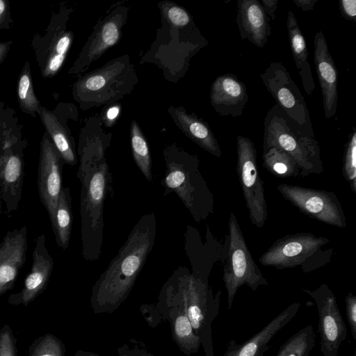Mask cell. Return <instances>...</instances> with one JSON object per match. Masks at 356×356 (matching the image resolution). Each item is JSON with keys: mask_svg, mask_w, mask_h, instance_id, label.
Returning <instances> with one entry per match:
<instances>
[{"mask_svg": "<svg viewBox=\"0 0 356 356\" xmlns=\"http://www.w3.org/2000/svg\"><path fill=\"white\" fill-rule=\"evenodd\" d=\"M136 82L134 66L122 56L77 79L72 96L83 110L111 104L129 93Z\"/></svg>", "mask_w": 356, "mask_h": 356, "instance_id": "8992f818", "label": "cell"}, {"mask_svg": "<svg viewBox=\"0 0 356 356\" xmlns=\"http://www.w3.org/2000/svg\"><path fill=\"white\" fill-rule=\"evenodd\" d=\"M38 115L45 129V132L49 136L65 164L76 165L77 157L73 139L57 111H49L40 104Z\"/></svg>", "mask_w": 356, "mask_h": 356, "instance_id": "484cf974", "label": "cell"}, {"mask_svg": "<svg viewBox=\"0 0 356 356\" xmlns=\"http://www.w3.org/2000/svg\"><path fill=\"white\" fill-rule=\"evenodd\" d=\"M119 356H154L147 350L136 346L130 347L127 344H123L117 349Z\"/></svg>", "mask_w": 356, "mask_h": 356, "instance_id": "60d3db41", "label": "cell"}, {"mask_svg": "<svg viewBox=\"0 0 356 356\" xmlns=\"http://www.w3.org/2000/svg\"><path fill=\"white\" fill-rule=\"evenodd\" d=\"M120 112V106L119 105H113L107 109L105 113V123L107 127H111L115 120L118 118Z\"/></svg>", "mask_w": 356, "mask_h": 356, "instance_id": "7bdbcfd3", "label": "cell"}, {"mask_svg": "<svg viewBox=\"0 0 356 356\" xmlns=\"http://www.w3.org/2000/svg\"><path fill=\"white\" fill-rule=\"evenodd\" d=\"M26 226L7 232L0 242V298L11 290L26 259Z\"/></svg>", "mask_w": 356, "mask_h": 356, "instance_id": "d6986e66", "label": "cell"}, {"mask_svg": "<svg viewBox=\"0 0 356 356\" xmlns=\"http://www.w3.org/2000/svg\"><path fill=\"white\" fill-rule=\"evenodd\" d=\"M168 113L177 126L198 146L220 158L222 152L218 142L208 124L182 108L170 106Z\"/></svg>", "mask_w": 356, "mask_h": 356, "instance_id": "d4e9b609", "label": "cell"}, {"mask_svg": "<svg viewBox=\"0 0 356 356\" xmlns=\"http://www.w3.org/2000/svg\"><path fill=\"white\" fill-rule=\"evenodd\" d=\"M64 164L51 140L45 132L40 143L37 183L40 200L48 213L51 224L54 221L58 201L63 188Z\"/></svg>", "mask_w": 356, "mask_h": 356, "instance_id": "5bb4252c", "label": "cell"}, {"mask_svg": "<svg viewBox=\"0 0 356 356\" xmlns=\"http://www.w3.org/2000/svg\"><path fill=\"white\" fill-rule=\"evenodd\" d=\"M13 43L11 40L0 42V64H1L6 58Z\"/></svg>", "mask_w": 356, "mask_h": 356, "instance_id": "f6af8a7d", "label": "cell"}, {"mask_svg": "<svg viewBox=\"0 0 356 356\" xmlns=\"http://www.w3.org/2000/svg\"><path fill=\"white\" fill-rule=\"evenodd\" d=\"M156 233L154 212L144 214L92 286L90 302L95 314L113 313L127 300L154 248Z\"/></svg>", "mask_w": 356, "mask_h": 356, "instance_id": "6da1fadb", "label": "cell"}, {"mask_svg": "<svg viewBox=\"0 0 356 356\" xmlns=\"http://www.w3.org/2000/svg\"><path fill=\"white\" fill-rule=\"evenodd\" d=\"M163 154L166 170L161 185L164 195L175 193L195 222L205 220L214 212V197L200 171L198 157L175 145L166 147Z\"/></svg>", "mask_w": 356, "mask_h": 356, "instance_id": "3957f363", "label": "cell"}, {"mask_svg": "<svg viewBox=\"0 0 356 356\" xmlns=\"http://www.w3.org/2000/svg\"><path fill=\"white\" fill-rule=\"evenodd\" d=\"M300 306L299 302L289 305L259 332L242 343L231 340L223 356H263L269 348V342L295 317Z\"/></svg>", "mask_w": 356, "mask_h": 356, "instance_id": "603a6c76", "label": "cell"}, {"mask_svg": "<svg viewBox=\"0 0 356 356\" xmlns=\"http://www.w3.org/2000/svg\"><path fill=\"white\" fill-rule=\"evenodd\" d=\"M266 14L269 18L275 19V13L278 8V0H261L260 1Z\"/></svg>", "mask_w": 356, "mask_h": 356, "instance_id": "b9f144b4", "label": "cell"}, {"mask_svg": "<svg viewBox=\"0 0 356 356\" xmlns=\"http://www.w3.org/2000/svg\"><path fill=\"white\" fill-rule=\"evenodd\" d=\"M330 241L310 232L284 235L277 239L259 258V263L277 270L300 268L304 273L317 270L328 263L334 249Z\"/></svg>", "mask_w": 356, "mask_h": 356, "instance_id": "52a82bcc", "label": "cell"}, {"mask_svg": "<svg viewBox=\"0 0 356 356\" xmlns=\"http://www.w3.org/2000/svg\"><path fill=\"white\" fill-rule=\"evenodd\" d=\"M72 9L62 6L53 13L43 34L35 33L31 47L43 78L51 79L61 69L71 47L74 33L67 24Z\"/></svg>", "mask_w": 356, "mask_h": 356, "instance_id": "9c48e42d", "label": "cell"}, {"mask_svg": "<svg viewBox=\"0 0 356 356\" xmlns=\"http://www.w3.org/2000/svg\"><path fill=\"white\" fill-rule=\"evenodd\" d=\"M1 201H2V197H1V188H0V216H1Z\"/></svg>", "mask_w": 356, "mask_h": 356, "instance_id": "7dc6e473", "label": "cell"}, {"mask_svg": "<svg viewBox=\"0 0 356 356\" xmlns=\"http://www.w3.org/2000/svg\"><path fill=\"white\" fill-rule=\"evenodd\" d=\"M161 10L168 21L177 27L186 26L191 22L188 12L177 5L170 2H163Z\"/></svg>", "mask_w": 356, "mask_h": 356, "instance_id": "d590c367", "label": "cell"}, {"mask_svg": "<svg viewBox=\"0 0 356 356\" xmlns=\"http://www.w3.org/2000/svg\"><path fill=\"white\" fill-rule=\"evenodd\" d=\"M127 10L125 8H118L97 24L78 58L69 70V74H78L83 72L92 62L118 42L121 29L126 22Z\"/></svg>", "mask_w": 356, "mask_h": 356, "instance_id": "2e32d148", "label": "cell"}, {"mask_svg": "<svg viewBox=\"0 0 356 356\" xmlns=\"http://www.w3.org/2000/svg\"><path fill=\"white\" fill-rule=\"evenodd\" d=\"M264 127L263 143L273 145L291 156L299 166L302 178L324 171L315 136L304 131L276 104L267 111Z\"/></svg>", "mask_w": 356, "mask_h": 356, "instance_id": "5b68a950", "label": "cell"}, {"mask_svg": "<svg viewBox=\"0 0 356 356\" xmlns=\"http://www.w3.org/2000/svg\"><path fill=\"white\" fill-rule=\"evenodd\" d=\"M17 96L20 109L35 118L40 102L35 95L30 64L26 61L19 76Z\"/></svg>", "mask_w": 356, "mask_h": 356, "instance_id": "4dcf8cb0", "label": "cell"}, {"mask_svg": "<svg viewBox=\"0 0 356 356\" xmlns=\"http://www.w3.org/2000/svg\"><path fill=\"white\" fill-rule=\"evenodd\" d=\"M296 6L303 11H312L318 0H293Z\"/></svg>", "mask_w": 356, "mask_h": 356, "instance_id": "ee69618b", "label": "cell"}, {"mask_svg": "<svg viewBox=\"0 0 356 356\" xmlns=\"http://www.w3.org/2000/svg\"><path fill=\"white\" fill-rule=\"evenodd\" d=\"M260 76L276 104L304 131L314 136L305 98L285 66L281 62H271Z\"/></svg>", "mask_w": 356, "mask_h": 356, "instance_id": "7c38bea8", "label": "cell"}, {"mask_svg": "<svg viewBox=\"0 0 356 356\" xmlns=\"http://www.w3.org/2000/svg\"><path fill=\"white\" fill-rule=\"evenodd\" d=\"M286 27L292 55L301 79L303 88L310 96L315 89V84L308 60V50L304 35L299 27L294 13L288 10Z\"/></svg>", "mask_w": 356, "mask_h": 356, "instance_id": "4316f807", "label": "cell"}, {"mask_svg": "<svg viewBox=\"0 0 356 356\" xmlns=\"http://www.w3.org/2000/svg\"><path fill=\"white\" fill-rule=\"evenodd\" d=\"M0 356H17V340L8 325L0 330Z\"/></svg>", "mask_w": 356, "mask_h": 356, "instance_id": "8d00e7d4", "label": "cell"}, {"mask_svg": "<svg viewBox=\"0 0 356 356\" xmlns=\"http://www.w3.org/2000/svg\"><path fill=\"white\" fill-rule=\"evenodd\" d=\"M185 250L191 264L192 274L209 280L214 264L222 261L224 243L218 241L208 226L206 241L202 243L198 230L188 225L185 232Z\"/></svg>", "mask_w": 356, "mask_h": 356, "instance_id": "44dd1931", "label": "cell"}, {"mask_svg": "<svg viewBox=\"0 0 356 356\" xmlns=\"http://www.w3.org/2000/svg\"><path fill=\"white\" fill-rule=\"evenodd\" d=\"M166 282L184 309L205 356H214L211 325L219 313L221 291L214 294L208 280L185 267L175 270Z\"/></svg>", "mask_w": 356, "mask_h": 356, "instance_id": "277c9868", "label": "cell"}, {"mask_svg": "<svg viewBox=\"0 0 356 356\" xmlns=\"http://www.w3.org/2000/svg\"><path fill=\"white\" fill-rule=\"evenodd\" d=\"M13 24L9 2L0 0V29H9Z\"/></svg>", "mask_w": 356, "mask_h": 356, "instance_id": "f35d334b", "label": "cell"}, {"mask_svg": "<svg viewBox=\"0 0 356 356\" xmlns=\"http://www.w3.org/2000/svg\"><path fill=\"white\" fill-rule=\"evenodd\" d=\"M210 100L220 115L240 117L248 101L246 86L234 74L218 76L211 84Z\"/></svg>", "mask_w": 356, "mask_h": 356, "instance_id": "7402d4cb", "label": "cell"}, {"mask_svg": "<svg viewBox=\"0 0 356 356\" xmlns=\"http://www.w3.org/2000/svg\"><path fill=\"white\" fill-rule=\"evenodd\" d=\"M346 312L352 336L356 339V296L352 292L348 293L345 298Z\"/></svg>", "mask_w": 356, "mask_h": 356, "instance_id": "74e56055", "label": "cell"}, {"mask_svg": "<svg viewBox=\"0 0 356 356\" xmlns=\"http://www.w3.org/2000/svg\"><path fill=\"white\" fill-rule=\"evenodd\" d=\"M236 172L241 184L251 223L262 227L268 218L267 202L264 182L260 177L257 149L248 138H236Z\"/></svg>", "mask_w": 356, "mask_h": 356, "instance_id": "30bf717a", "label": "cell"}, {"mask_svg": "<svg viewBox=\"0 0 356 356\" xmlns=\"http://www.w3.org/2000/svg\"><path fill=\"white\" fill-rule=\"evenodd\" d=\"M314 44V62L322 93L324 115L326 119H330L337 108L338 72L322 31L316 33Z\"/></svg>", "mask_w": 356, "mask_h": 356, "instance_id": "ffe728a7", "label": "cell"}, {"mask_svg": "<svg viewBox=\"0 0 356 356\" xmlns=\"http://www.w3.org/2000/svg\"><path fill=\"white\" fill-rule=\"evenodd\" d=\"M342 173L351 191L356 193V129L353 128L345 145Z\"/></svg>", "mask_w": 356, "mask_h": 356, "instance_id": "e575fe53", "label": "cell"}, {"mask_svg": "<svg viewBox=\"0 0 356 356\" xmlns=\"http://www.w3.org/2000/svg\"><path fill=\"white\" fill-rule=\"evenodd\" d=\"M65 346L52 334H46L35 339L29 347L27 356H65Z\"/></svg>", "mask_w": 356, "mask_h": 356, "instance_id": "836d02e7", "label": "cell"}, {"mask_svg": "<svg viewBox=\"0 0 356 356\" xmlns=\"http://www.w3.org/2000/svg\"><path fill=\"white\" fill-rule=\"evenodd\" d=\"M302 290L311 296L316 305L323 355L337 356L340 346L346 339L347 329L334 293L326 284H322L314 290Z\"/></svg>", "mask_w": 356, "mask_h": 356, "instance_id": "4fadbf2b", "label": "cell"}, {"mask_svg": "<svg viewBox=\"0 0 356 356\" xmlns=\"http://www.w3.org/2000/svg\"><path fill=\"white\" fill-rule=\"evenodd\" d=\"M15 111L0 99V152L26 138Z\"/></svg>", "mask_w": 356, "mask_h": 356, "instance_id": "f546056e", "label": "cell"}, {"mask_svg": "<svg viewBox=\"0 0 356 356\" xmlns=\"http://www.w3.org/2000/svg\"><path fill=\"white\" fill-rule=\"evenodd\" d=\"M339 5L340 12L346 19L356 22V0H341Z\"/></svg>", "mask_w": 356, "mask_h": 356, "instance_id": "ab89813d", "label": "cell"}, {"mask_svg": "<svg viewBox=\"0 0 356 356\" xmlns=\"http://www.w3.org/2000/svg\"><path fill=\"white\" fill-rule=\"evenodd\" d=\"M240 36L263 48L271 34L269 17L258 0H238L236 17Z\"/></svg>", "mask_w": 356, "mask_h": 356, "instance_id": "cb8c5ba5", "label": "cell"}, {"mask_svg": "<svg viewBox=\"0 0 356 356\" xmlns=\"http://www.w3.org/2000/svg\"><path fill=\"white\" fill-rule=\"evenodd\" d=\"M221 263L228 309L232 307L235 295L243 285H246L253 291L261 286H268L267 280L247 246L241 226L233 212L230 213L228 220Z\"/></svg>", "mask_w": 356, "mask_h": 356, "instance_id": "ba28073f", "label": "cell"}, {"mask_svg": "<svg viewBox=\"0 0 356 356\" xmlns=\"http://www.w3.org/2000/svg\"><path fill=\"white\" fill-rule=\"evenodd\" d=\"M130 142L134 161L145 179L152 182V159L147 140L138 123L133 120L130 129Z\"/></svg>", "mask_w": 356, "mask_h": 356, "instance_id": "1f68e13d", "label": "cell"}, {"mask_svg": "<svg viewBox=\"0 0 356 356\" xmlns=\"http://www.w3.org/2000/svg\"><path fill=\"white\" fill-rule=\"evenodd\" d=\"M277 189L304 215L338 228L346 227L344 211L334 192L288 184H280Z\"/></svg>", "mask_w": 356, "mask_h": 356, "instance_id": "8fae6325", "label": "cell"}, {"mask_svg": "<svg viewBox=\"0 0 356 356\" xmlns=\"http://www.w3.org/2000/svg\"><path fill=\"white\" fill-rule=\"evenodd\" d=\"M26 139L0 152V188L7 215L18 209L24 177V149Z\"/></svg>", "mask_w": 356, "mask_h": 356, "instance_id": "ac0fdd59", "label": "cell"}, {"mask_svg": "<svg viewBox=\"0 0 356 356\" xmlns=\"http://www.w3.org/2000/svg\"><path fill=\"white\" fill-rule=\"evenodd\" d=\"M315 344L314 327L308 325L289 338L275 356H309Z\"/></svg>", "mask_w": 356, "mask_h": 356, "instance_id": "d6a6232c", "label": "cell"}, {"mask_svg": "<svg viewBox=\"0 0 356 356\" xmlns=\"http://www.w3.org/2000/svg\"><path fill=\"white\" fill-rule=\"evenodd\" d=\"M79 154L81 254L85 260L94 261L102 253L104 206L107 195L113 193L112 175L102 148L82 146Z\"/></svg>", "mask_w": 356, "mask_h": 356, "instance_id": "7a4b0ae2", "label": "cell"}, {"mask_svg": "<svg viewBox=\"0 0 356 356\" xmlns=\"http://www.w3.org/2000/svg\"><path fill=\"white\" fill-rule=\"evenodd\" d=\"M51 226L58 246L65 250L70 244L72 227V197L68 186L61 191Z\"/></svg>", "mask_w": 356, "mask_h": 356, "instance_id": "83f0119b", "label": "cell"}, {"mask_svg": "<svg viewBox=\"0 0 356 356\" xmlns=\"http://www.w3.org/2000/svg\"><path fill=\"white\" fill-rule=\"evenodd\" d=\"M74 356H100L99 355L90 352L87 350H78L76 353L74 355Z\"/></svg>", "mask_w": 356, "mask_h": 356, "instance_id": "bcb514c9", "label": "cell"}, {"mask_svg": "<svg viewBox=\"0 0 356 356\" xmlns=\"http://www.w3.org/2000/svg\"><path fill=\"white\" fill-rule=\"evenodd\" d=\"M159 317L168 321L172 337L179 349L190 356L196 353L201 346L200 338L195 334L181 304L165 282L153 305Z\"/></svg>", "mask_w": 356, "mask_h": 356, "instance_id": "9a60e30c", "label": "cell"}, {"mask_svg": "<svg viewBox=\"0 0 356 356\" xmlns=\"http://www.w3.org/2000/svg\"><path fill=\"white\" fill-rule=\"evenodd\" d=\"M263 166L272 175L280 178H302L295 160L280 148L263 143Z\"/></svg>", "mask_w": 356, "mask_h": 356, "instance_id": "f1b7e54d", "label": "cell"}, {"mask_svg": "<svg viewBox=\"0 0 356 356\" xmlns=\"http://www.w3.org/2000/svg\"><path fill=\"white\" fill-rule=\"evenodd\" d=\"M32 259L31 270L24 280L22 288L8 296L7 302L9 305L27 307L47 286L54 262L47 248L46 236L44 234L38 236L35 239Z\"/></svg>", "mask_w": 356, "mask_h": 356, "instance_id": "e0dca14e", "label": "cell"}]
</instances>
